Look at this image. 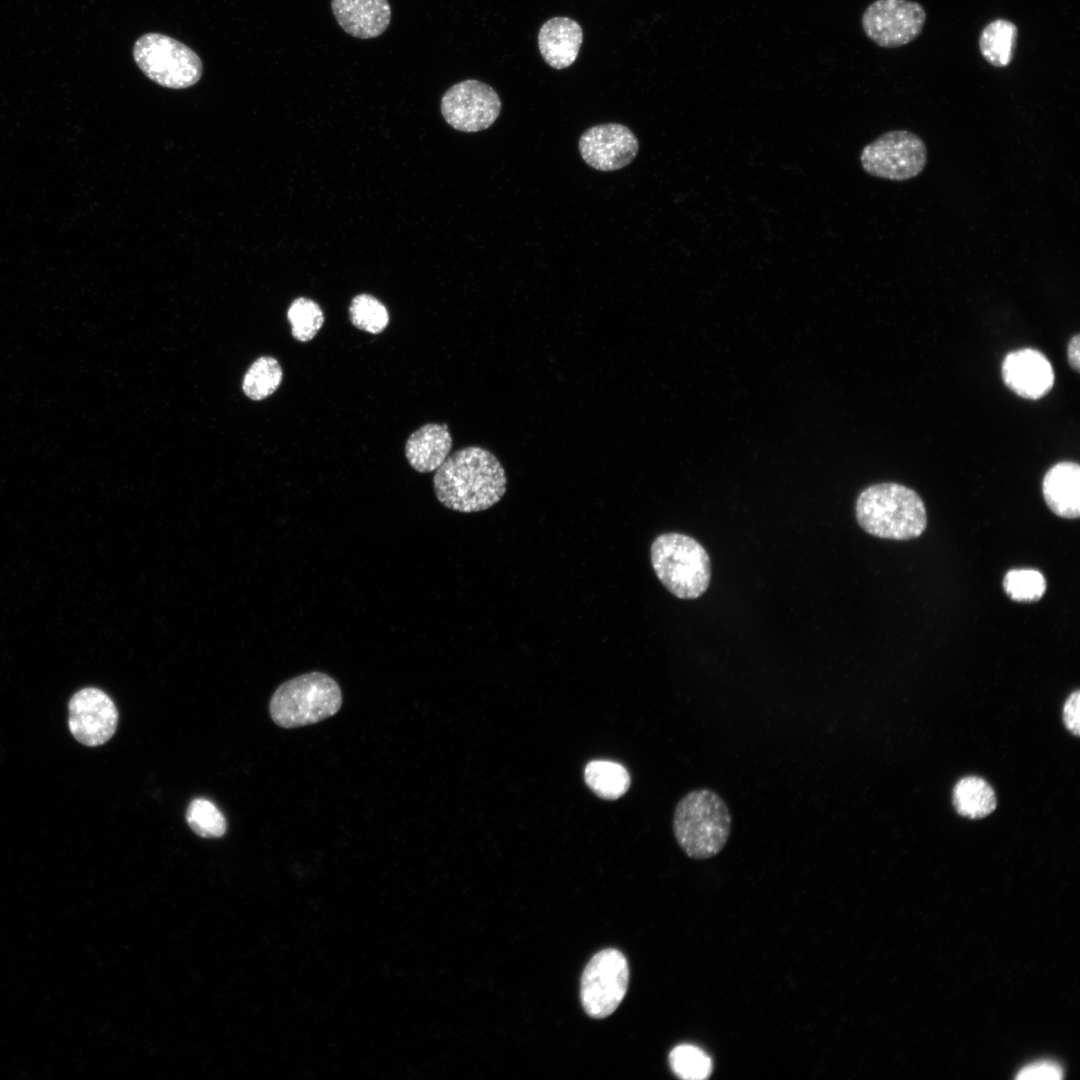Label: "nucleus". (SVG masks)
I'll return each mask as SVG.
<instances>
[{
    "mask_svg": "<svg viewBox=\"0 0 1080 1080\" xmlns=\"http://www.w3.org/2000/svg\"><path fill=\"white\" fill-rule=\"evenodd\" d=\"M925 22V9L911 0H875L861 19L865 35L882 48L911 43L921 34Z\"/></svg>",
    "mask_w": 1080,
    "mask_h": 1080,
    "instance_id": "nucleus-9",
    "label": "nucleus"
},
{
    "mask_svg": "<svg viewBox=\"0 0 1080 1080\" xmlns=\"http://www.w3.org/2000/svg\"><path fill=\"white\" fill-rule=\"evenodd\" d=\"M669 1064L679 1078L685 1080H703L712 1072L711 1058L700 1048L681 1044L669 1054Z\"/></svg>",
    "mask_w": 1080,
    "mask_h": 1080,
    "instance_id": "nucleus-23",
    "label": "nucleus"
},
{
    "mask_svg": "<svg viewBox=\"0 0 1080 1080\" xmlns=\"http://www.w3.org/2000/svg\"><path fill=\"white\" fill-rule=\"evenodd\" d=\"M856 518L868 534L893 540L920 536L927 525L924 503L912 489L881 483L864 489L856 501Z\"/></svg>",
    "mask_w": 1080,
    "mask_h": 1080,
    "instance_id": "nucleus-2",
    "label": "nucleus"
},
{
    "mask_svg": "<svg viewBox=\"0 0 1080 1080\" xmlns=\"http://www.w3.org/2000/svg\"><path fill=\"white\" fill-rule=\"evenodd\" d=\"M860 162L868 174L891 181H906L918 176L927 164V147L915 133L888 131L867 144Z\"/></svg>",
    "mask_w": 1080,
    "mask_h": 1080,
    "instance_id": "nucleus-7",
    "label": "nucleus"
},
{
    "mask_svg": "<svg viewBox=\"0 0 1080 1080\" xmlns=\"http://www.w3.org/2000/svg\"><path fill=\"white\" fill-rule=\"evenodd\" d=\"M1063 1069L1051 1061H1039L1023 1067L1017 1074L1019 1080H1060Z\"/></svg>",
    "mask_w": 1080,
    "mask_h": 1080,
    "instance_id": "nucleus-27",
    "label": "nucleus"
},
{
    "mask_svg": "<svg viewBox=\"0 0 1080 1080\" xmlns=\"http://www.w3.org/2000/svg\"><path fill=\"white\" fill-rule=\"evenodd\" d=\"M452 447L446 424L428 423L414 431L406 441L405 456L410 466L420 472L436 471Z\"/></svg>",
    "mask_w": 1080,
    "mask_h": 1080,
    "instance_id": "nucleus-17",
    "label": "nucleus"
},
{
    "mask_svg": "<svg viewBox=\"0 0 1080 1080\" xmlns=\"http://www.w3.org/2000/svg\"><path fill=\"white\" fill-rule=\"evenodd\" d=\"M653 570L663 586L680 599H696L708 589L710 558L691 536L671 532L659 535L650 548Z\"/></svg>",
    "mask_w": 1080,
    "mask_h": 1080,
    "instance_id": "nucleus-4",
    "label": "nucleus"
},
{
    "mask_svg": "<svg viewBox=\"0 0 1080 1080\" xmlns=\"http://www.w3.org/2000/svg\"><path fill=\"white\" fill-rule=\"evenodd\" d=\"M1080 692L1075 690L1066 699L1063 706V722L1066 728L1076 736L1080 734Z\"/></svg>",
    "mask_w": 1080,
    "mask_h": 1080,
    "instance_id": "nucleus-28",
    "label": "nucleus"
},
{
    "mask_svg": "<svg viewBox=\"0 0 1080 1080\" xmlns=\"http://www.w3.org/2000/svg\"><path fill=\"white\" fill-rule=\"evenodd\" d=\"M1003 588L1012 600L1037 601L1046 590V580L1034 569H1012L1003 579Z\"/></svg>",
    "mask_w": 1080,
    "mask_h": 1080,
    "instance_id": "nucleus-26",
    "label": "nucleus"
},
{
    "mask_svg": "<svg viewBox=\"0 0 1080 1080\" xmlns=\"http://www.w3.org/2000/svg\"><path fill=\"white\" fill-rule=\"evenodd\" d=\"M185 819L189 827L200 837L219 838L227 829L223 813L209 799L194 798L188 805Z\"/></svg>",
    "mask_w": 1080,
    "mask_h": 1080,
    "instance_id": "nucleus-22",
    "label": "nucleus"
},
{
    "mask_svg": "<svg viewBox=\"0 0 1080 1080\" xmlns=\"http://www.w3.org/2000/svg\"><path fill=\"white\" fill-rule=\"evenodd\" d=\"M578 147L587 165L599 171H614L635 159L639 142L627 126L605 123L586 130L579 139Z\"/></svg>",
    "mask_w": 1080,
    "mask_h": 1080,
    "instance_id": "nucleus-12",
    "label": "nucleus"
},
{
    "mask_svg": "<svg viewBox=\"0 0 1080 1080\" xmlns=\"http://www.w3.org/2000/svg\"><path fill=\"white\" fill-rule=\"evenodd\" d=\"M582 42L581 26L568 17L547 20L538 33V47L542 58L550 67L558 70L575 62Z\"/></svg>",
    "mask_w": 1080,
    "mask_h": 1080,
    "instance_id": "nucleus-15",
    "label": "nucleus"
},
{
    "mask_svg": "<svg viewBox=\"0 0 1080 1080\" xmlns=\"http://www.w3.org/2000/svg\"><path fill=\"white\" fill-rule=\"evenodd\" d=\"M1043 497L1059 517L1075 519L1080 515V467L1074 462H1059L1045 474Z\"/></svg>",
    "mask_w": 1080,
    "mask_h": 1080,
    "instance_id": "nucleus-16",
    "label": "nucleus"
},
{
    "mask_svg": "<svg viewBox=\"0 0 1080 1080\" xmlns=\"http://www.w3.org/2000/svg\"><path fill=\"white\" fill-rule=\"evenodd\" d=\"M1001 375L1005 385L1022 398L1036 400L1045 396L1054 384L1050 361L1040 351L1023 348L1007 354Z\"/></svg>",
    "mask_w": 1080,
    "mask_h": 1080,
    "instance_id": "nucleus-13",
    "label": "nucleus"
},
{
    "mask_svg": "<svg viewBox=\"0 0 1080 1080\" xmlns=\"http://www.w3.org/2000/svg\"><path fill=\"white\" fill-rule=\"evenodd\" d=\"M953 805L957 813L969 819H980L991 814L997 799L990 784L978 776L961 778L953 788Z\"/></svg>",
    "mask_w": 1080,
    "mask_h": 1080,
    "instance_id": "nucleus-19",
    "label": "nucleus"
},
{
    "mask_svg": "<svg viewBox=\"0 0 1080 1080\" xmlns=\"http://www.w3.org/2000/svg\"><path fill=\"white\" fill-rule=\"evenodd\" d=\"M1018 38L1016 24L1007 19L989 22L979 36L982 57L993 67H1007L1014 59Z\"/></svg>",
    "mask_w": 1080,
    "mask_h": 1080,
    "instance_id": "nucleus-18",
    "label": "nucleus"
},
{
    "mask_svg": "<svg viewBox=\"0 0 1080 1080\" xmlns=\"http://www.w3.org/2000/svg\"><path fill=\"white\" fill-rule=\"evenodd\" d=\"M68 710L70 732L83 745H102L116 731L118 710L112 699L98 688L88 687L76 692L69 701Z\"/></svg>",
    "mask_w": 1080,
    "mask_h": 1080,
    "instance_id": "nucleus-11",
    "label": "nucleus"
},
{
    "mask_svg": "<svg viewBox=\"0 0 1080 1080\" xmlns=\"http://www.w3.org/2000/svg\"><path fill=\"white\" fill-rule=\"evenodd\" d=\"M1079 346H1080V335L1076 334L1075 336H1073L1070 339V341L1068 343V347H1067L1068 362H1069L1070 366L1075 371H1079V368H1080V365H1079V361H1080V359H1079Z\"/></svg>",
    "mask_w": 1080,
    "mask_h": 1080,
    "instance_id": "nucleus-29",
    "label": "nucleus"
},
{
    "mask_svg": "<svg viewBox=\"0 0 1080 1080\" xmlns=\"http://www.w3.org/2000/svg\"><path fill=\"white\" fill-rule=\"evenodd\" d=\"M349 317L356 328L371 334L381 333L389 323L387 308L369 294H359L352 299Z\"/></svg>",
    "mask_w": 1080,
    "mask_h": 1080,
    "instance_id": "nucleus-25",
    "label": "nucleus"
},
{
    "mask_svg": "<svg viewBox=\"0 0 1080 1080\" xmlns=\"http://www.w3.org/2000/svg\"><path fill=\"white\" fill-rule=\"evenodd\" d=\"M507 478L498 458L479 446L462 448L437 468L433 486L438 501L464 513L486 510L506 492Z\"/></svg>",
    "mask_w": 1080,
    "mask_h": 1080,
    "instance_id": "nucleus-1",
    "label": "nucleus"
},
{
    "mask_svg": "<svg viewBox=\"0 0 1080 1080\" xmlns=\"http://www.w3.org/2000/svg\"><path fill=\"white\" fill-rule=\"evenodd\" d=\"M628 981V962L619 950L608 948L596 953L581 977L580 998L585 1012L596 1019L611 1015L623 1000Z\"/></svg>",
    "mask_w": 1080,
    "mask_h": 1080,
    "instance_id": "nucleus-8",
    "label": "nucleus"
},
{
    "mask_svg": "<svg viewBox=\"0 0 1080 1080\" xmlns=\"http://www.w3.org/2000/svg\"><path fill=\"white\" fill-rule=\"evenodd\" d=\"M672 826L682 851L692 859L704 860L717 855L726 845L732 817L717 792L700 788L678 801Z\"/></svg>",
    "mask_w": 1080,
    "mask_h": 1080,
    "instance_id": "nucleus-3",
    "label": "nucleus"
},
{
    "mask_svg": "<svg viewBox=\"0 0 1080 1080\" xmlns=\"http://www.w3.org/2000/svg\"><path fill=\"white\" fill-rule=\"evenodd\" d=\"M134 61L153 82L167 88L182 89L197 83L202 62L188 46L167 35L147 33L133 48Z\"/></svg>",
    "mask_w": 1080,
    "mask_h": 1080,
    "instance_id": "nucleus-6",
    "label": "nucleus"
},
{
    "mask_svg": "<svg viewBox=\"0 0 1080 1080\" xmlns=\"http://www.w3.org/2000/svg\"><path fill=\"white\" fill-rule=\"evenodd\" d=\"M331 9L339 26L355 38L378 37L391 21L388 0H331Z\"/></svg>",
    "mask_w": 1080,
    "mask_h": 1080,
    "instance_id": "nucleus-14",
    "label": "nucleus"
},
{
    "mask_svg": "<svg viewBox=\"0 0 1080 1080\" xmlns=\"http://www.w3.org/2000/svg\"><path fill=\"white\" fill-rule=\"evenodd\" d=\"M342 705L338 683L322 672H309L282 683L273 693L269 712L283 728L318 723L335 715Z\"/></svg>",
    "mask_w": 1080,
    "mask_h": 1080,
    "instance_id": "nucleus-5",
    "label": "nucleus"
},
{
    "mask_svg": "<svg viewBox=\"0 0 1080 1080\" xmlns=\"http://www.w3.org/2000/svg\"><path fill=\"white\" fill-rule=\"evenodd\" d=\"M287 317L291 324L292 336L300 342L312 340L324 323V314L320 306L305 297H299L291 303Z\"/></svg>",
    "mask_w": 1080,
    "mask_h": 1080,
    "instance_id": "nucleus-24",
    "label": "nucleus"
},
{
    "mask_svg": "<svg viewBox=\"0 0 1080 1080\" xmlns=\"http://www.w3.org/2000/svg\"><path fill=\"white\" fill-rule=\"evenodd\" d=\"M586 785L598 797L616 800L626 793L631 779L626 768L609 760H593L584 768Z\"/></svg>",
    "mask_w": 1080,
    "mask_h": 1080,
    "instance_id": "nucleus-20",
    "label": "nucleus"
},
{
    "mask_svg": "<svg viewBox=\"0 0 1080 1080\" xmlns=\"http://www.w3.org/2000/svg\"><path fill=\"white\" fill-rule=\"evenodd\" d=\"M500 111L501 100L496 91L476 79L454 84L441 100V112L446 122L467 133L489 128Z\"/></svg>",
    "mask_w": 1080,
    "mask_h": 1080,
    "instance_id": "nucleus-10",
    "label": "nucleus"
},
{
    "mask_svg": "<svg viewBox=\"0 0 1080 1080\" xmlns=\"http://www.w3.org/2000/svg\"><path fill=\"white\" fill-rule=\"evenodd\" d=\"M282 381V369L275 358H258L246 372L242 389L252 400H263L272 395Z\"/></svg>",
    "mask_w": 1080,
    "mask_h": 1080,
    "instance_id": "nucleus-21",
    "label": "nucleus"
}]
</instances>
